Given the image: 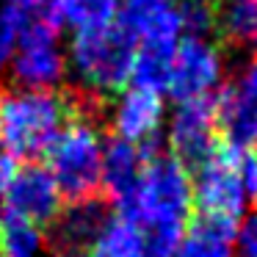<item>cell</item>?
Wrapping results in <instances>:
<instances>
[{"mask_svg":"<svg viewBox=\"0 0 257 257\" xmlns=\"http://www.w3.org/2000/svg\"><path fill=\"white\" fill-rule=\"evenodd\" d=\"M113 207L119 216L136 221L141 229L188 227L194 210L191 169L169 152H158L144 163L133 191Z\"/></svg>","mask_w":257,"mask_h":257,"instance_id":"cell-2","label":"cell"},{"mask_svg":"<svg viewBox=\"0 0 257 257\" xmlns=\"http://www.w3.org/2000/svg\"><path fill=\"white\" fill-rule=\"evenodd\" d=\"M116 25L136 42V47L172 50L183 39L177 0H122Z\"/></svg>","mask_w":257,"mask_h":257,"instance_id":"cell-12","label":"cell"},{"mask_svg":"<svg viewBox=\"0 0 257 257\" xmlns=\"http://www.w3.org/2000/svg\"><path fill=\"white\" fill-rule=\"evenodd\" d=\"M14 50H17V36L9 34L6 28H0V72L9 69V64L14 58Z\"/></svg>","mask_w":257,"mask_h":257,"instance_id":"cell-25","label":"cell"},{"mask_svg":"<svg viewBox=\"0 0 257 257\" xmlns=\"http://www.w3.org/2000/svg\"><path fill=\"white\" fill-rule=\"evenodd\" d=\"M221 141L235 150L257 147V58L246 61L235 78L213 94Z\"/></svg>","mask_w":257,"mask_h":257,"instance_id":"cell-7","label":"cell"},{"mask_svg":"<svg viewBox=\"0 0 257 257\" xmlns=\"http://www.w3.org/2000/svg\"><path fill=\"white\" fill-rule=\"evenodd\" d=\"M122 0H56V12L64 28H108L116 23Z\"/></svg>","mask_w":257,"mask_h":257,"instance_id":"cell-20","label":"cell"},{"mask_svg":"<svg viewBox=\"0 0 257 257\" xmlns=\"http://www.w3.org/2000/svg\"><path fill=\"white\" fill-rule=\"evenodd\" d=\"M78 100L58 89H14L3 97L0 144L14 161H34L47 152L61 127L78 113Z\"/></svg>","mask_w":257,"mask_h":257,"instance_id":"cell-1","label":"cell"},{"mask_svg":"<svg viewBox=\"0 0 257 257\" xmlns=\"http://www.w3.org/2000/svg\"><path fill=\"white\" fill-rule=\"evenodd\" d=\"M224 50L210 36H183L172 53L166 94L177 102L213 97L224 83Z\"/></svg>","mask_w":257,"mask_h":257,"instance_id":"cell-6","label":"cell"},{"mask_svg":"<svg viewBox=\"0 0 257 257\" xmlns=\"http://www.w3.org/2000/svg\"><path fill=\"white\" fill-rule=\"evenodd\" d=\"M243 150L218 141L213 152L202 163H196L191 172L194 185V207H199L202 216L235 221L246 213V194L238 174V158Z\"/></svg>","mask_w":257,"mask_h":257,"instance_id":"cell-5","label":"cell"},{"mask_svg":"<svg viewBox=\"0 0 257 257\" xmlns=\"http://www.w3.org/2000/svg\"><path fill=\"white\" fill-rule=\"evenodd\" d=\"M61 202L64 196L53 174L39 163H28V166H17L6 191L0 194V213L17 216L45 229L61 213Z\"/></svg>","mask_w":257,"mask_h":257,"instance_id":"cell-9","label":"cell"},{"mask_svg":"<svg viewBox=\"0 0 257 257\" xmlns=\"http://www.w3.org/2000/svg\"><path fill=\"white\" fill-rule=\"evenodd\" d=\"M235 221L199 216L183 232L174 257H232Z\"/></svg>","mask_w":257,"mask_h":257,"instance_id":"cell-15","label":"cell"},{"mask_svg":"<svg viewBox=\"0 0 257 257\" xmlns=\"http://www.w3.org/2000/svg\"><path fill=\"white\" fill-rule=\"evenodd\" d=\"M136 42L116 23L108 28L75 31L67 47V67H72L80 89L89 100L116 97L130 86Z\"/></svg>","mask_w":257,"mask_h":257,"instance_id":"cell-3","label":"cell"},{"mask_svg":"<svg viewBox=\"0 0 257 257\" xmlns=\"http://www.w3.org/2000/svg\"><path fill=\"white\" fill-rule=\"evenodd\" d=\"M238 174H240V185H243L246 202H251V205L257 207V147L240 152Z\"/></svg>","mask_w":257,"mask_h":257,"instance_id":"cell-24","label":"cell"},{"mask_svg":"<svg viewBox=\"0 0 257 257\" xmlns=\"http://www.w3.org/2000/svg\"><path fill=\"white\" fill-rule=\"evenodd\" d=\"M183 36H210L216 34V0H177Z\"/></svg>","mask_w":257,"mask_h":257,"instance_id":"cell-22","label":"cell"},{"mask_svg":"<svg viewBox=\"0 0 257 257\" xmlns=\"http://www.w3.org/2000/svg\"><path fill=\"white\" fill-rule=\"evenodd\" d=\"M0 257H47L45 229L0 213Z\"/></svg>","mask_w":257,"mask_h":257,"instance_id":"cell-19","label":"cell"},{"mask_svg":"<svg viewBox=\"0 0 257 257\" xmlns=\"http://www.w3.org/2000/svg\"><path fill=\"white\" fill-rule=\"evenodd\" d=\"M56 257H86V254H72V251H56Z\"/></svg>","mask_w":257,"mask_h":257,"instance_id":"cell-27","label":"cell"},{"mask_svg":"<svg viewBox=\"0 0 257 257\" xmlns=\"http://www.w3.org/2000/svg\"><path fill=\"white\" fill-rule=\"evenodd\" d=\"M3 97H6V91H3V86H0V116H3Z\"/></svg>","mask_w":257,"mask_h":257,"instance_id":"cell-28","label":"cell"},{"mask_svg":"<svg viewBox=\"0 0 257 257\" xmlns=\"http://www.w3.org/2000/svg\"><path fill=\"white\" fill-rule=\"evenodd\" d=\"M216 34L229 47H249L257 42V0H218Z\"/></svg>","mask_w":257,"mask_h":257,"instance_id":"cell-17","label":"cell"},{"mask_svg":"<svg viewBox=\"0 0 257 257\" xmlns=\"http://www.w3.org/2000/svg\"><path fill=\"white\" fill-rule=\"evenodd\" d=\"M166 122V105L163 94L141 86H124L111 102L108 124H111L113 139L130 141L141 147L161 139V127Z\"/></svg>","mask_w":257,"mask_h":257,"instance_id":"cell-11","label":"cell"},{"mask_svg":"<svg viewBox=\"0 0 257 257\" xmlns=\"http://www.w3.org/2000/svg\"><path fill=\"white\" fill-rule=\"evenodd\" d=\"M172 50L166 47H136L133 58V72H130V86L166 94L169 83V67H172Z\"/></svg>","mask_w":257,"mask_h":257,"instance_id":"cell-21","label":"cell"},{"mask_svg":"<svg viewBox=\"0 0 257 257\" xmlns=\"http://www.w3.org/2000/svg\"><path fill=\"white\" fill-rule=\"evenodd\" d=\"M39 25L64 31L56 0H0V28H6L17 39Z\"/></svg>","mask_w":257,"mask_h":257,"instance_id":"cell-18","label":"cell"},{"mask_svg":"<svg viewBox=\"0 0 257 257\" xmlns=\"http://www.w3.org/2000/svg\"><path fill=\"white\" fill-rule=\"evenodd\" d=\"M254 45H257V42H254Z\"/></svg>","mask_w":257,"mask_h":257,"instance_id":"cell-29","label":"cell"},{"mask_svg":"<svg viewBox=\"0 0 257 257\" xmlns=\"http://www.w3.org/2000/svg\"><path fill=\"white\" fill-rule=\"evenodd\" d=\"M102 150H105V141H102L100 124L80 105L78 113L64 124L61 133L42 155L45 169L53 174L64 199L78 202L100 194Z\"/></svg>","mask_w":257,"mask_h":257,"instance_id":"cell-4","label":"cell"},{"mask_svg":"<svg viewBox=\"0 0 257 257\" xmlns=\"http://www.w3.org/2000/svg\"><path fill=\"white\" fill-rule=\"evenodd\" d=\"M232 257H257V207L251 213H243L235 224Z\"/></svg>","mask_w":257,"mask_h":257,"instance_id":"cell-23","label":"cell"},{"mask_svg":"<svg viewBox=\"0 0 257 257\" xmlns=\"http://www.w3.org/2000/svg\"><path fill=\"white\" fill-rule=\"evenodd\" d=\"M141 169H144V158H141V152H139L136 144L122 141V139H113V136L105 141V150H102L100 191L105 194L108 205H119V202L133 191Z\"/></svg>","mask_w":257,"mask_h":257,"instance_id":"cell-14","label":"cell"},{"mask_svg":"<svg viewBox=\"0 0 257 257\" xmlns=\"http://www.w3.org/2000/svg\"><path fill=\"white\" fill-rule=\"evenodd\" d=\"M86 257H147V232L136 221L113 213Z\"/></svg>","mask_w":257,"mask_h":257,"instance_id":"cell-16","label":"cell"},{"mask_svg":"<svg viewBox=\"0 0 257 257\" xmlns=\"http://www.w3.org/2000/svg\"><path fill=\"white\" fill-rule=\"evenodd\" d=\"M67 47L61 31L39 25L17 39V50L9 64L17 89H58L67 78Z\"/></svg>","mask_w":257,"mask_h":257,"instance_id":"cell-8","label":"cell"},{"mask_svg":"<svg viewBox=\"0 0 257 257\" xmlns=\"http://www.w3.org/2000/svg\"><path fill=\"white\" fill-rule=\"evenodd\" d=\"M14 172H17V161L9 152H0V194L6 191V185L14 177Z\"/></svg>","mask_w":257,"mask_h":257,"instance_id":"cell-26","label":"cell"},{"mask_svg":"<svg viewBox=\"0 0 257 257\" xmlns=\"http://www.w3.org/2000/svg\"><path fill=\"white\" fill-rule=\"evenodd\" d=\"M108 202L102 196L69 202L56 216L53 227V246L58 251H72V254H89L91 243L97 240L100 229L108 221Z\"/></svg>","mask_w":257,"mask_h":257,"instance_id":"cell-13","label":"cell"},{"mask_svg":"<svg viewBox=\"0 0 257 257\" xmlns=\"http://www.w3.org/2000/svg\"><path fill=\"white\" fill-rule=\"evenodd\" d=\"M218 124H216V102L213 97H196L183 100L174 105L166 124L169 155H174L180 163L194 169L213 152L218 144Z\"/></svg>","mask_w":257,"mask_h":257,"instance_id":"cell-10","label":"cell"}]
</instances>
